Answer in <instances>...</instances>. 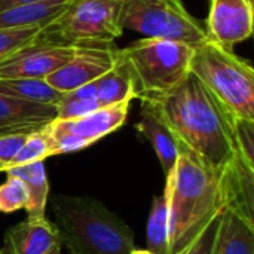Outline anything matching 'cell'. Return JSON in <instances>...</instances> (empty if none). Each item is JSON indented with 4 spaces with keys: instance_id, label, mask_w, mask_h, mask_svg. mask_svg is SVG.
I'll use <instances>...</instances> for the list:
<instances>
[{
    "instance_id": "4316f807",
    "label": "cell",
    "mask_w": 254,
    "mask_h": 254,
    "mask_svg": "<svg viewBox=\"0 0 254 254\" xmlns=\"http://www.w3.org/2000/svg\"><path fill=\"white\" fill-rule=\"evenodd\" d=\"M28 135L30 134H12L0 137V164L4 165V170L18 155Z\"/></svg>"
},
{
    "instance_id": "5bb4252c",
    "label": "cell",
    "mask_w": 254,
    "mask_h": 254,
    "mask_svg": "<svg viewBox=\"0 0 254 254\" xmlns=\"http://www.w3.org/2000/svg\"><path fill=\"white\" fill-rule=\"evenodd\" d=\"M68 95L74 98L95 100L101 107H109L125 101L131 103V100L135 98V86L132 74L127 63L121 57V49L116 64L107 73H104L94 82L68 92Z\"/></svg>"
},
{
    "instance_id": "603a6c76",
    "label": "cell",
    "mask_w": 254,
    "mask_h": 254,
    "mask_svg": "<svg viewBox=\"0 0 254 254\" xmlns=\"http://www.w3.org/2000/svg\"><path fill=\"white\" fill-rule=\"evenodd\" d=\"M43 129L28 135V138L25 140L24 146L21 147L18 155L13 158V161L9 164V167L27 165V164H33V162H43L46 158L51 156L49 155V146H48V141H46Z\"/></svg>"
},
{
    "instance_id": "f1b7e54d",
    "label": "cell",
    "mask_w": 254,
    "mask_h": 254,
    "mask_svg": "<svg viewBox=\"0 0 254 254\" xmlns=\"http://www.w3.org/2000/svg\"><path fill=\"white\" fill-rule=\"evenodd\" d=\"M129 254H153V253H150L149 250H135V249H134V250H132Z\"/></svg>"
},
{
    "instance_id": "8fae6325",
    "label": "cell",
    "mask_w": 254,
    "mask_h": 254,
    "mask_svg": "<svg viewBox=\"0 0 254 254\" xmlns=\"http://www.w3.org/2000/svg\"><path fill=\"white\" fill-rule=\"evenodd\" d=\"M74 45L31 46L0 63V79H46L74 55Z\"/></svg>"
},
{
    "instance_id": "8992f818",
    "label": "cell",
    "mask_w": 254,
    "mask_h": 254,
    "mask_svg": "<svg viewBox=\"0 0 254 254\" xmlns=\"http://www.w3.org/2000/svg\"><path fill=\"white\" fill-rule=\"evenodd\" d=\"M127 0H71L68 7L40 28L33 46H60L82 42H115L124 28Z\"/></svg>"
},
{
    "instance_id": "30bf717a",
    "label": "cell",
    "mask_w": 254,
    "mask_h": 254,
    "mask_svg": "<svg viewBox=\"0 0 254 254\" xmlns=\"http://www.w3.org/2000/svg\"><path fill=\"white\" fill-rule=\"evenodd\" d=\"M208 37L232 49L253 33V4L249 0H211Z\"/></svg>"
},
{
    "instance_id": "5b68a950",
    "label": "cell",
    "mask_w": 254,
    "mask_h": 254,
    "mask_svg": "<svg viewBox=\"0 0 254 254\" xmlns=\"http://www.w3.org/2000/svg\"><path fill=\"white\" fill-rule=\"evenodd\" d=\"M193 48L168 39L143 37L121 49L134 86L135 98L167 92L190 73Z\"/></svg>"
},
{
    "instance_id": "d4e9b609",
    "label": "cell",
    "mask_w": 254,
    "mask_h": 254,
    "mask_svg": "<svg viewBox=\"0 0 254 254\" xmlns=\"http://www.w3.org/2000/svg\"><path fill=\"white\" fill-rule=\"evenodd\" d=\"M231 124L240 155L249 165L254 167V121L241 119L231 115Z\"/></svg>"
},
{
    "instance_id": "9c48e42d",
    "label": "cell",
    "mask_w": 254,
    "mask_h": 254,
    "mask_svg": "<svg viewBox=\"0 0 254 254\" xmlns=\"http://www.w3.org/2000/svg\"><path fill=\"white\" fill-rule=\"evenodd\" d=\"M73 58L45 80L63 94H68L107 73L118 61L119 49L113 42L74 43Z\"/></svg>"
},
{
    "instance_id": "7402d4cb",
    "label": "cell",
    "mask_w": 254,
    "mask_h": 254,
    "mask_svg": "<svg viewBox=\"0 0 254 254\" xmlns=\"http://www.w3.org/2000/svg\"><path fill=\"white\" fill-rule=\"evenodd\" d=\"M30 202V193L25 183L18 179L7 176V180L0 186V211L13 213L27 208Z\"/></svg>"
},
{
    "instance_id": "3957f363",
    "label": "cell",
    "mask_w": 254,
    "mask_h": 254,
    "mask_svg": "<svg viewBox=\"0 0 254 254\" xmlns=\"http://www.w3.org/2000/svg\"><path fill=\"white\" fill-rule=\"evenodd\" d=\"M54 226L70 254H129L132 231L100 201L88 196L55 195Z\"/></svg>"
},
{
    "instance_id": "ac0fdd59",
    "label": "cell",
    "mask_w": 254,
    "mask_h": 254,
    "mask_svg": "<svg viewBox=\"0 0 254 254\" xmlns=\"http://www.w3.org/2000/svg\"><path fill=\"white\" fill-rule=\"evenodd\" d=\"M7 176L21 179L30 193V202L27 205V219L37 220L45 219L46 202L49 195V183L43 162H33L27 165L9 167L4 171Z\"/></svg>"
},
{
    "instance_id": "6da1fadb",
    "label": "cell",
    "mask_w": 254,
    "mask_h": 254,
    "mask_svg": "<svg viewBox=\"0 0 254 254\" xmlns=\"http://www.w3.org/2000/svg\"><path fill=\"white\" fill-rule=\"evenodd\" d=\"M140 100L141 109L168 127L177 146L219 179L243 158L235 143L231 113L192 73L170 91L143 95Z\"/></svg>"
},
{
    "instance_id": "f546056e",
    "label": "cell",
    "mask_w": 254,
    "mask_h": 254,
    "mask_svg": "<svg viewBox=\"0 0 254 254\" xmlns=\"http://www.w3.org/2000/svg\"><path fill=\"white\" fill-rule=\"evenodd\" d=\"M0 171H4V165L3 164H0Z\"/></svg>"
},
{
    "instance_id": "cb8c5ba5",
    "label": "cell",
    "mask_w": 254,
    "mask_h": 254,
    "mask_svg": "<svg viewBox=\"0 0 254 254\" xmlns=\"http://www.w3.org/2000/svg\"><path fill=\"white\" fill-rule=\"evenodd\" d=\"M223 210L211 217V220L204 226V229L195 237V240L185 247L179 254H214V247L217 241V234L222 223Z\"/></svg>"
},
{
    "instance_id": "ffe728a7",
    "label": "cell",
    "mask_w": 254,
    "mask_h": 254,
    "mask_svg": "<svg viewBox=\"0 0 254 254\" xmlns=\"http://www.w3.org/2000/svg\"><path fill=\"white\" fill-rule=\"evenodd\" d=\"M146 243L150 253L168 254V202L165 192L153 198L147 222Z\"/></svg>"
},
{
    "instance_id": "d6986e66",
    "label": "cell",
    "mask_w": 254,
    "mask_h": 254,
    "mask_svg": "<svg viewBox=\"0 0 254 254\" xmlns=\"http://www.w3.org/2000/svg\"><path fill=\"white\" fill-rule=\"evenodd\" d=\"M0 94L48 106H58L64 98L45 79H0Z\"/></svg>"
},
{
    "instance_id": "484cf974",
    "label": "cell",
    "mask_w": 254,
    "mask_h": 254,
    "mask_svg": "<svg viewBox=\"0 0 254 254\" xmlns=\"http://www.w3.org/2000/svg\"><path fill=\"white\" fill-rule=\"evenodd\" d=\"M103 109L95 100L91 98H74L64 94L63 101L57 106V119H76L86 116L95 110Z\"/></svg>"
},
{
    "instance_id": "44dd1931",
    "label": "cell",
    "mask_w": 254,
    "mask_h": 254,
    "mask_svg": "<svg viewBox=\"0 0 254 254\" xmlns=\"http://www.w3.org/2000/svg\"><path fill=\"white\" fill-rule=\"evenodd\" d=\"M42 25L0 30V63L31 48Z\"/></svg>"
},
{
    "instance_id": "83f0119b",
    "label": "cell",
    "mask_w": 254,
    "mask_h": 254,
    "mask_svg": "<svg viewBox=\"0 0 254 254\" xmlns=\"http://www.w3.org/2000/svg\"><path fill=\"white\" fill-rule=\"evenodd\" d=\"M51 0H0V10L18 7V6H27V4H36V3H45Z\"/></svg>"
},
{
    "instance_id": "277c9868",
    "label": "cell",
    "mask_w": 254,
    "mask_h": 254,
    "mask_svg": "<svg viewBox=\"0 0 254 254\" xmlns=\"http://www.w3.org/2000/svg\"><path fill=\"white\" fill-rule=\"evenodd\" d=\"M190 73L232 116L254 121V70L249 61L208 39L193 49Z\"/></svg>"
},
{
    "instance_id": "1f68e13d",
    "label": "cell",
    "mask_w": 254,
    "mask_h": 254,
    "mask_svg": "<svg viewBox=\"0 0 254 254\" xmlns=\"http://www.w3.org/2000/svg\"><path fill=\"white\" fill-rule=\"evenodd\" d=\"M249 1H250V3H252V4H253V0H249Z\"/></svg>"
},
{
    "instance_id": "52a82bcc",
    "label": "cell",
    "mask_w": 254,
    "mask_h": 254,
    "mask_svg": "<svg viewBox=\"0 0 254 254\" xmlns=\"http://www.w3.org/2000/svg\"><path fill=\"white\" fill-rule=\"evenodd\" d=\"M121 25L144 37L176 40L193 49L210 39L207 28L186 10L183 0H127Z\"/></svg>"
},
{
    "instance_id": "4fadbf2b",
    "label": "cell",
    "mask_w": 254,
    "mask_h": 254,
    "mask_svg": "<svg viewBox=\"0 0 254 254\" xmlns=\"http://www.w3.org/2000/svg\"><path fill=\"white\" fill-rule=\"evenodd\" d=\"M61 250L60 237L52 222L45 219L24 220L12 226L0 254H54Z\"/></svg>"
},
{
    "instance_id": "ba28073f",
    "label": "cell",
    "mask_w": 254,
    "mask_h": 254,
    "mask_svg": "<svg viewBox=\"0 0 254 254\" xmlns=\"http://www.w3.org/2000/svg\"><path fill=\"white\" fill-rule=\"evenodd\" d=\"M129 101L103 107L76 119H55L45 129L49 155L77 152L121 128L128 116Z\"/></svg>"
},
{
    "instance_id": "7c38bea8",
    "label": "cell",
    "mask_w": 254,
    "mask_h": 254,
    "mask_svg": "<svg viewBox=\"0 0 254 254\" xmlns=\"http://www.w3.org/2000/svg\"><path fill=\"white\" fill-rule=\"evenodd\" d=\"M57 119V106L31 103L0 94V137L33 134Z\"/></svg>"
},
{
    "instance_id": "9a60e30c",
    "label": "cell",
    "mask_w": 254,
    "mask_h": 254,
    "mask_svg": "<svg viewBox=\"0 0 254 254\" xmlns=\"http://www.w3.org/2000/svg\"><path fill=\"white\" fill-rule=\"evenodd\" d=\"M223 208L254 226V167L238 158L219 179Z\"/></svg>"
},
{
    "instance_id": "e0dca14e",
    "label": "cell",
    "mask_w": 254,
    "mask_h": 254,
    "mask_svg": "<svg viewBox=\"0 0 254 254\" xmlns=\"http://www.w3.org/2000/svg\"><path fill=\"white\" fill-rule=\"evenodd\" d=\"M214 254H254L253 225L223 208Z\"/></svg>"
},
{
    "instance_id": "2e32d148",
    "label": "cell",
    "mask_w": 254,
    "mask_h": 254,
    "mask_svg": "<svg viewBox=\"0 0 254 254\" xmlns=\"http://www.w3.org/2000/svg\"><path fill=\"white\" fill-rule=\"evenodd\" d=\"M135 128L152 143L167 177L174 168L179 158V146L173 132L159 118H156L152 112L146 109H141V121L137 124Z\"/></svg>"
},
{
    "instance_id": "4dcf8cb0",
    "label": "cell",
    "mask_w": 254,
    "mask_h": 254,
    "mask_svg": "<svg viewBox=\"0 0 254 254\" xmlns=\"http://www.w3.org/2000/svg\"><path fill=\"white\" fill-rule=\"evenodd\" d=\"M54 254H61V250H60V252H55V253Z\"/></svg>"
},
{
    "instance_id": "7a4b0ae2",
    "label": "cell",
    "mask_w": 254,
    "mask_h": 254,
    "mask_svg": "<svg viewBox=\"0 0 254 254\" xmlns=\"http://www.w3.org/2000/svg\"><path fill=\"white\" fill-rule=\"evenodd\" d=\"M164 192L168 202V254H179L223 210L222 186L217 176L179 146Z\"/></svg>"
}]
</instances>
